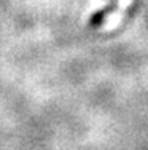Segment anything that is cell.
I'll list each match as a JSON object with an SVG mask.
<instances>
[{
    "mask_svg": "<svg viewBox=\"0 0 148 150\" xmlns=\"http://www.w3.org/2000/svg\"><path fill=\"white\" fill-rule=\"evenodd\" d=\"M116 8V3H112L110 6H105L104 10H100V11H97V13H94L93 18L89 19V26L91 27H99L102 24V21H104V18L108 15V13H112L113 10Z\"/></svg>",
    "mask_w": 148,
    "mask_h": 150,
    "instance_id": "cell-1",
    "label": "cell"
}]
</instances>
